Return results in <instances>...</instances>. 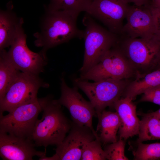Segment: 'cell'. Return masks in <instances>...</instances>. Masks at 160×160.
Here are the masks:
<instances>
[{
  "label": "cell",
  "instance_id": "obj_1",
  "mask_svg": "<svg viewBox=\"0 0 160 160\" xmlns=\"http://www.w3.org/2000/svg\"><path fill=\"white\" fill-rule=\"evenodd\" d=\"M78 16L66 11L47 9L41 31L34 34L35 45L42 47L41 51L46 53L48 49L73 39L83 38L84 30L77 26Z\"/></svg>",
  "mask_w": 160,
  "mask_h": 160
},
{
  "label": "cell",
  "instance_id": "obj_2",
  "mask_svg": "<svg viewBox=\"0 0 160 160\" xmlns=\"http://www.w3.org/2000/svg\"><path fill=\"white\" fill-rule=\"evenodd\" d=\"M62 105L48 95L44 105L41 118L38 119L30 138L35 147L58 145L65 139L72 125L63 113Z\"/></svg>",
  "mask_w": 160,
  "mask_h": 160
},
{
  "label": "cell",
  "instance_id": "obj_3",
  "mask_svg": "<svg viewBox=\"0 0 160 160\" xmlns=\"http://www.w3.org/2000/svg\"><path fill=\"white\" fill-rule=\"evenodd\" d=\"M82 23L85 27L83 37L85 48L83 64L79 71L81 74L98 63L105 53L117 43L119 37L99 25L87 13L83 17Z\"/></svg>",
  "mask_w": 160,
  "mask_h": 160
},
{
  "label": "cell",
  "instance_id": "obj_4",
  "mask_svg": "<svg viewBox=\"0 0 160 160\" xmlns=\"http://www.w3.org/2000/svg\"><path fill=\"white\" fill-rule=\"evenodd\" d=\"M117 44L136 74L146 73L157 68L160 42L153 37L132 38L121 36Z\"/></svg>",
  "mask_w": 160,
  "mask_h": 160
},
{
  "label": "cell",
  "instance_id": "obj_5",
  "mask_svg": "<svg viewBox=\"0 0 160 160\" xmlns=\"http://www.w3.org/2000/svg\"><path fill=\"white\" fill-rule=\"evenodd\" d=\"M48 95L19 105L4 116H0V131L30 139L38 117L42 111Z\"/></svg>",
  "mask_w": 160,
  "mask_h": 160
},
{
  "label": "cell",
  "instance_id": "obj_6",
  "mask_svg": "<svg viewBox=\"0 0 160 160\" xmlns=\"http://www.w3.org/2000/svg\"><path fill=\"white\" fill-rule=\"evenodd\" d=\"M136 75L135 71L117 43L105 53L98 63L86 72L80 74L79 78L96 81L127 79Z\"/></svg>",
  "mask_w": 160,
  "mask_h": 160
},
{
  "label": "cell",
  "instance_id": "obj_7",
  "mask_svg": "<svg viewBox=\"0 0 160 160\" xmlns=\"http://www.w3.org/2000/svg\"><path fill=\"white\" fill-rule=\"evenodd\" d=\"M127 79H106L90 82L79 78L73 80L75 86L87 96L94 106L97 115L107 107H113L120 98L129 83Z\"/></svg>",
  "mask_w": 160,
  "mask_h": 160
},
{
  "label": "cell",
  "instance_id": "obj_8",
  "mask_svg": "<svg viewBox=\"0 0 160 160\" xmlns=\"http://www.w3.org/2000/svg\"><path fill=\"white\" fill-rule=\"evenodd\" d=\"M48 87L39 75L20 72L0 100V116L5 111L9 112L19 105L36 101L39 89Z\"/></svg>",
  "mask_w": 160,
  "mask_h": 160
},
{
  "label": "cell",
  "instance_id": "obj_9",
  "mask_svg": "<svg viewBox=\"0 0 160 160\" xmlns=\"http://www.w3.org/2000/svg\"><path fill=\"white\" fill-rule=\"evenodd\" d=\"M78 89L75 86L73 87H69L63 76L61 79V96L57 101L68 110L73 122L89 127L95 135L96 139L99 140L92 125L93 117H97L95 110L91 102L83 98Z\"/></svg>",
  "mask_w": 160,
  "mask_h": 160
},
{
  "label": "cell",
  "instance_id": "obj_10",
  "mask_svg": "<svg viewBox=\"0 0 160 160\" xmlns=\"http://www.w3.org/2000/svg\"><path fill=\"white\" fill-rule=\"evenodd\" d=\"M26 39L22 29L7 52V57L19 71L39 75L44 72L47 63L46 53L41 51L36 53L31 50L27 45Z\"/></svg>",
  "mask_w": 160,
  "mask_h": 160
},
{
  "label": "cell",
  "instance_id": "obj_11",
  "mask_svg": "<svg viewBox=\"0 0 160 160\" xmlns=\"http://www.w3.org/2000/svg\"><path fill=\"white\" fill-rule=\"evenodd\" d=\"M96 139L89 127L79 125L73 121L68 134L56 146L55 153L43 160H81L83 150L90 142Z\"/></svg>",
  "mask_w": 160,
  "mask_h": 160
},
{
  "label": "cell",
  "instance_id": "obj_12",
  "mask_svg": "<svg viewBox=\"0 0 160 160\" xmlns=\"http://www.w3.org/2000/svg\"><path fill=\"white\" fill-rule=\"evenodd\" d=\"M129 6L121 0H92L86 13L100 20L110 31L120 36Z\"/></svg>",
  "mask_w": 160,
  "mask_h": 160
},
{
  "label": "cell",
  "instance_id": "obj_13",
  "mask_svg": "<svg viewBox=\"0 0 160 160\" xmlns=\"http://www.w3.org/2000/svg\"><path fill=\"white\" fill-rule=\"evenodd\" d=\"M121 35L132 38L150 39L154 36L155 25L149 5L129 6Z\"/></svg>",
  "mask_w": 160,
  "mask_h": 160
},
{
  "label": "cell",
  "instance_id": "obj_14",
  "mask_svg": "<svg viewBox=\"0 0 160 160\" xmlns=\"http://www.w3.org/2000/svg\"><path fill=\"white\" fill-rule=\"evenodd\" d=\"M32 141L0 131V156L4 160H32L37 156L39 160L46 156L44 152L36 150Z\"/></svg>",
  "mask_w": 160,
  "mask_h": 160
},
{
  "label": "cell",
  "instance_id": "obj_15",
  "mask_svg": "<svg viewBox=\"0 0 160 160\" xmlns=\"http://www.w3.org/2000/svg\"><path fill=\"white\" fill-rule=\"evenodd\" d=\"M128 97L119 99L113 108L119 117L120 124L118 131L119 138L126 140L130 137L138 135L140 121L137 116L136 106Z\"/></svg>",
  "mask_w": 160,
  "mask_h": 160
},
{
  "label": "cell",
  "instance_id": "obj_16",
  "mask_svg": "<svg viewBox=\"0 0 160 160\" xmlns=\"http://www.w3.org/2000/svg\"><path fill=\"white\" fill-rule=\"evenodd\" d=\"M7 7V10L0 11V51L10 46L23 29V19L17 17L12 11V3Z\"/></svg>",
  "mask_w": 160,
  "mask_h": 160
},
{
  "label": "cell",
  "instance_id": "obj_17",
  "mask_svg": "<svg viewBox=\"0 0 160 160\" xmlns=\"http://www.w3.org/2000/svg\"><path fill=\"white\" fill-rule=\"evenodd\" d=\"M97 117L98 123L95 131L101 143L105 145L116 142L120 124L117 113L104 110Z\"/></svg>",
  "mask_w": 160,
  "mask_h": 160
},
{
  "label": "cell",
  "instance_id": "obj_18",
  "mask_svg": "<svg viewBox=\"0 0 160 160\" xmlns=\"http://www.w3.org/2000/svg\"><path fill=\"white\" fill-rule=\"evenodd\" d=\"M135 77L129 82L123 94L132 100L147 89L160 84V68L146 73L137 74Z\"/></svg>",
  "mask_w": 160,
  "mask_h": 160
},
{
  "label": "cell",
  "instance_id": "obj_19",
  "mask_svg": "<svg viewBox=\"0 0 160 160\" xmlns=\"http://www.w3.org/2000/svg\"><path fill=\"white\" fill-rule=\"evenodd\" d=\"M20 72L8 58L7 51L4 49L0 51V100Z\"/></svg>",
  "mask_w": 160,
  "mask_h": 160
},
{
  "label": "cell",
  "instance_id": "obj_20",
  "mask_svg": "<svg viewBox=\"0 0 160 160\" xmlns=\"http://www.w3.org/2000/svg\"><path fill=\"white\" fill-rule=\"evenodd\" d=\"M137 143L160 139V118L151 113H143L140 121Z\"/></svg>",
  "mask_w": 160,
  "mask_h": 160
},
{
  "label": "cell",
  "instance_id": "obj_21",
  "mask_svg": "<svg viewBox=\"0 0 160 160\" xmlns=\"http://www.w3.org/2000/svg\"><path fill=\"white\" fill-rule=\"evenodd\" d=\"M92 0H50L47 9L52 10L69 12L78 16L82 12H86Z\"/></svg>",
  "mask_w": 160,
  "mask_h": 160
},
{
  "label": "cell",
  "instance_id": "obj_22",
  "mask_svg": "<svg viewBox=\"0 0 160 160\" xmlns=\"http://www.w3.org/2000/svg\"><path fill=\"white\" fill-rule=\"evenodd\" d=\"M137 147L132 153L135 160H156L160 159V143L144 144L137 143Z\"/></svg>",
  "mask_w": 160,
  "mask_h": 160
},
{
  "label": "cell",
  "instance_id": "obj_23",
  "mask_svg": "<svg viewBox=\"0 0 160 160\" xmlns=\"http://www.w3.org/2000/svg\"><path fill=\"white\" fill-rule=\"evenodd\" d=\"M125 140L119 138L116 142L105 145L104 148L106 159L128 160L125 155Z\"/></svg>",
  "mask_w": 160,
  "mask_h": 160
},
{
  "label": "cell",
  "instance_id": "obj_24",
  "mask_svg": "<svg viewBox=\"0 0 160 160\" xmlns=\"http://www.w3.org/2000/svg\"><path fill=\"white\" fill-rule=\"evenodd\" d=\"M99 140H95L88 143L84 148L81 160H105V155Z\"/></svg>",
  "mask_w": 160,
  "mask_h": 160
},
{
  "label": "cell",
  "instance_id": "obj_25",
  "mask_svg": "<svg viewBox=\"0 0 160 160\" xmlns=\"http://www.w3.org/2000/svg\"><path fill=\"white\" fill-rule=\"evenodd\" d=\"M139 102H148L160 105V84L150 88L143 93Z\"/></svg>",
  "mask_w": 160,
  "mask_h": 160
},
{
  "label": "cell",
  "instance_id": "obj_26",
  "mask_svg": "<svg viewBox=\"0 0 160 160\" xmlns=\"http://www.w3.org/2000/svg\"><path fill=\"white\" fill-rule=\"evenodd\" d=\"M150 7L155 25V32L153 37L160 42V10L151 5H150Z\"/></svg>",
  "mask_w": 160,
  "mask_h": 160
},
{
  "label": "cell",
  "instance_id": "obj_27",
  "mask_svg": "<svg viewBox=\"0 0 160 160\" xmlns=\"http://www.w3.org/2000/svg\"><path fill=\"white\" fill-rule=\"evenodd\" d=\"M124 3L128 4L129 3H133L135 5L141 6L148 5L149 0H121Z\"/></svg>",
  "mask_w": 160,
  "mask_h": 160
},
{
  "label": "cell",
  "instance_id": "obj_28",
  "mask_svg": "<svg viewBox=\"0 0 160 160\" xmlns=\"http://www.w3.org/2000/svg\"><path fill=\"white\" fill-rule=\"evenodd\" d=\"M151 5L160 10V0H152Z\"/></svg>",
  "mask_w": 160,
  "mask_h": 160
},
{
  "label": "cell",
  "instance_id": "obj_29",
  "mask_svg": "<svg viewBox=\"0 0 160 160\" xmlns=\"http://www.w3.org/2000/svg\"><path fill=\"white\" fill-rule=\"evenodd\" d=\"M151 113L153 115L160 118V108L157 111Z\"/></svg>",
  "mask_w": 160,
  "mask_h": 160
},
{
  "label": "cell",
  "instance_id": "obj_30",
  "mask_svg": "<svg viewBox=\"0 0 160 160\" xmlns=\"http://www.w3.org/2000/svg\"><path fill=\"white\" fill-rule=\"evenodd\" d=\"M160 68V52L159 56V64H158V66L157 69Z\"/></svg>",
  "mask_w": 160,
  "mask_h": 160
},
{
  "label": "cell",
  "instance_id": "obj_31",
  "mask_svg": "<svg viewBox=\"0 0 160 160\" xmlns=\"http://www.w3.org/2000/svg\"></svg>",
  "mask_w": 160,
  "mask_h": 160
}]
</instances>
